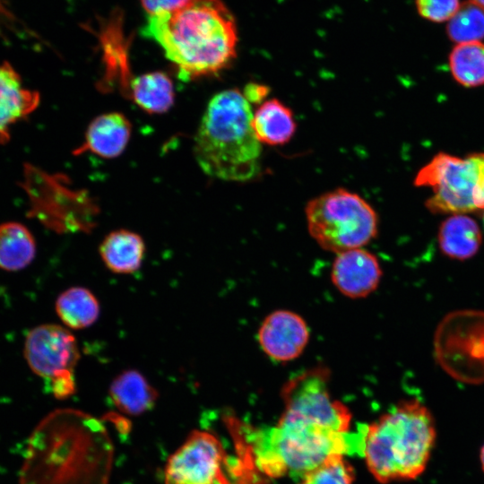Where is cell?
<instances>
[{
  "label": "cell",
  "mask_w": 484,
  "mask_h": 484,
  "mask_svg": "<svg viewBox=\"0 0 484 484\" xmlns=\"http://www.w3.org/2000/svg\"><path fill=\"white\" fill-rule=\"evenodd\" d=\"M252 126L262 144L283 145L293 137L297 124L291 109L278 99L263 101L253 113Z\"/></svg>",
  "instance_id": "obj_16"
},
{
  "label": "cell",
  "mask_w": 484,
  "mask_h": 484,
  "mask_svg": "<svg viewBox=\"0 0 484 484\" xmlns=\"http://www.w3.org/2000/svg\"><path fill=\"white\" fill-rule=\"evenodd\" d=\"M56 312L63 324L71 329H83L96 322L99 303L93 293L83 287H72L56 298Z\"/></svg>",
  "instance_id": "obj_21"
},
{
  "label": "cell",
  "mask_w": 484,
  "mask_h": 484,
  "mask_svg": "<svg viewBox=\"0 0 484 484\" xmlns=\"http://www.w3.org/2000/svg\"><path fill=\"white\" fill-rule=\"evenodd\" d=\"M381 278L377 257L363 247L336 254L331 269L333 284L350 298L367 297L376 290Z\"/></svg>",
  "instance_id": "obj_12"
},
{
  "label": "cell",
  "mask_w": 484,
  "mask_h": 484,
  "mask_svg": "<svg viewBox=\"0 0 484 484\" xmlns=\"http://www.w3.org/2000/svg\"><path fill=\"white\" fill-rule=\"evenodd\" d=\"M49 383L50 391L56 399H66L76 390L73 371L65 372L50 380Z\"/></svg>",
  "instance_id": "obj_26"
},
{
  "label": "cell",
  "mask_w": 484,
  "mask_h": 484,
  "mask_svg": "<svg viewBox=\"0 0 484 484\" xmlns=\"http://www.w3.org/2000/svg\"><path fill=\"white\" fill-rule=\"evenodd\" d=\"M134 102L150 114L167 112L174 104L171 79L162 72H151L134 78L130 84Z\"/></svg>",
  "instance_id": "obj_20"
},
{
  "label": "cell",
  "mask_w": 484,
  "mask_h": 484,
  "mask_svg": "<svg viewBox=\"0 0 484 484\" xmlns=\"http://www.w3.org/2000/svg\"><path fill=\"white\" fill-rule=\"evenodd\" d=\"M438 240L444 254L452 258L463 260L477 253L481 242V234L475 220L468 216L457 214L442 223Z\"/></svg>",
  "instance_id": "obj_18"
},
{
  "label": "cell",
  "mask_w": 484,
  "mask_h": 484,
  "mask_svg": "<svg viewBox=\"0 0 484 484\" xmlns=\"http://www.w3.org/2000/svg\"><path fill=\"white\" fill-rule=\"evenodd\" d=\"M23 355L31 371L48 381L73 371L80 359L75 337L67 328L53 324L38 325L29 331Z\"/></svg>",
  "instance_id": "obj_10"
},
{
  "label": "cell",
  "mask_w": 484,
  "mask_h": 484,
  "mask_svg": "<svg viewBox=\"0 0 484 484\" xmlns=\"http://www.w3.org/2000/svg\"><path fill=\"white\" fill-rule=\"evenodd\" d=\"M310 337L308 325L298 314L286 309L270 313L260 324L257 341L272 360L285 363L298 359Z\"/></svg>",
  "instance_id": "obj_11"
},
{
  "label": "cell",
  "mask_w": 484,
  "mask_h": 484,
  "mask_svg": "<svg viewBox=\"0 0 484 484\" xmlns=\"http://www.w3.org/2000/svg\"><path fill=\"white\" fill-rule=\"evenodd\" d=\"M132 125L119 112L98 116L89 125L83 144L76 153L90 151L102 158L112 159L125 151L129 142Z\"/></svg>",
  "instance_id": "obj_14"
},
{
  "label": "cell",
  "mask_w": 484,
  "mask_h": 484,
  "mask_svg": "<svg viewBox=\"0 0 484 484\" xmlns=\"http://www.w3.org/2000/svg\"><path fill=\"white\" fill-rule=\"evenodd\" d=\"M483 222H484V217H483Z\"/></svg>",
  "instance_id": "obj_32"
},
{
  "label": "cell",
  "mask_w": 484,
  "mask_h": 484,
  "mask_svg": "<svg viewBox=\"0 0 484 484\" xmlns=\"http://www.w3.org/2000/svg\"><path fill=\"white\" fill-rule=\"evenodd\" d=\"M366 428L347 431L317 417L283 410L276 425L251 432L252 462L272 478L304 476L332 456H363Z\"/></svg>",
  "instance_id": "obj_3"
},
{
  "label": "cell",
  "mask_w": 484,
  "mask_h": 484,
  "mask_svg": "<svg viewBox=\"0 0 484 484\" xmlns=\"http://www.w3.org/2000/svg\"><path fill=\"white\" fill-rule=\"evenodd\" d=\"M269 90L266 86L259 83L251 82L246 85L243 94L250 104H261L264 97L267 96Z\"/></svg>",
  "instance_id": "obj_29"
},
{
  "label": "cell",
  "mask_w": 484,
  "mask_h": 484,
  "mask_svg": "<svg viewBox=\"0 0 484 484\" xmlns=\"http://www.w3.org/2000/svg\"><path fill=\"white\" fill-rule=\"evenodd\" d=\"M36 255V242L23 224H0V269L16 272L26 268Z\"/></svg>",
  "instance_id": "obj_19"
},
{
  "label": "cell",
  "mask_w": 484,
  "mask_h": 484,
  "mask_svg": "<svg viewBox=\"0 0 484 484\" xmlns=\"http://www.w3.org/2000/svg\"><path fill=\"white\" fill-rule=\"evenodd\" d=\"M449 65L454 78L462 85L475 87L484 84V43L457 44L450 53Z\"/></svg>",
  "instance_id": "obj_22"
},
{
  "label": "cell",
  "mask_w": 484,
  "mask_h": 484,
  "mask_svg": "<svg viewBox=\"0 0 484 484\" xmlns=\"http://www.w3.org/2000/svg\"><path fill=\"white\" fill-rule=\"evenodd\" d=\"M252 118L251 104L238 89L223 90L210 99L194 143L197 164L207 176L244 182L257 174L262 143Z\"/></svg>",
  "instance_id": "obj_4"
},
{
  "label": "cell",
  "mask_w": 484,
  "mask_h": 484,
  "mask_svg": "<svg viewBox=\"0 0 484 484\" xmlns=\"http://www.w3.org/2000/svg\"><path fill=\"white\" fill-rule=\"evenodd\" d=\"M108 393L117 409L132 416L151 411L158 399L156 389L135 369L125 370L114 378Z\"/></svg>",
  "instance_id": "obj_15"
},
{
  "label": "cell",
  "mask_w": 484,
  "mask_h": 484,
  "mask_svg": "<svg viewBox=\"0 0 484 484\" xmlns=\"http://www.w3.org/2000/svg\"><path fill=\"white\" fill-rule=\"evenodd\" d=\"M480 458V463H481L482 469L484 471V445L481 447Z\"/></svg>",
  "instance_id": "obj_30"
},
{
  "label": "cell",
  "mask_w": 484,
  "mask_h": 484,
  "mask_svg": "<svg viewBox=\"0 0 484 484\" xmlns=\"http://www.w3.org/2000/svg\"><path fill=\"white\" fill-rule=\"evenodd\" d=\"M305 215L312 238L335 255L367 246L378 232L374 208L357 193L341 187L309 200Z\"/></svg>",
  "instance_id": "obj_6"
},
{
  "label": "cell",
  "mask_w": 484,
  "mask_h": 484,
  "mask_svg": "<svg viewBox=\"0 0 484 484\" xmlns=\"http://www.w3.org/2000/svg\"><path fill=\"white\" fill-rule=\"evenodd\" d=\"M143 33L187 81L218 73L237 55L235 19L221 0H187L173 11L149 15Z\"/></svg>",
  "instance_id": "obj_2"
},
{
  "label": "cell",
  "mask_w": 484,
  "mask_h": 484,
  "mask_svg": "<svg viewBox=\"0 0 484 484\" xmlns=\"http://www.w3.org/2000/svg\"><path fill=\"white\" fill-rule=\"evenodd\" d=\"M113 457L101 420L76 409H57L28 438L19 483L108 484Z\"/></svg>",
  "instance_id": "obj_1"
},
{
  "label": "cell",
  "mask_w": 484,
  "mask_h": 484,
  "mask_svg": "<svg viewBox=\"0 0 484 484\" xmlns=\"http://www.w3.org/2000/svg\"><path fill=\"white\" fill-rule=\"evenodd\" d=\"M39 103V92L27 88L8 62L0 64V143L9 140L11 127L34 111Z\"/></svg>",
  "instance_id": "obj_13"
},
{
  "label": "cell",
  "mask_w": 484,
  "mask_h": 484,
  "mask_svg": "<svg viewBox=\"0 0 484 484\" xmlns=\"http://www.w3.org/2000/svg\"><path fill=\"white\" fill-rule=\"evenodd\" d=\"M224 449L212 433L194 430L170 455L164 470V484H224Z\"/></svg>",
  "instance_id": "obj_9"
},
{
  "label": "cell",
  "mask_w": 484,
  "mask_h": 484,
  "mask_svg": "<svg viewBox=\"0 0 484 484\" xmlns=\"http://www.w3.org/2000/svg\"><path fill=\"white\" fill-rule=\"evenodd\" d=\"M428 409L404 401L366 428L363 457L381 483L414 480L425 471L436 441Z\"/></svg>",
  "instance_id": "obj_5"
},
{
  "label": "cell",
  "mask_w": 484,
  "mask_h": 484,
  "mask_svg": "<svg viewBox=\"0 0 484 484\" xmlns=\"http://www.w3.org/2000/svg\"><path fill=\"white\" fill-rule=\"evenodd\" d=\"M414 183L432 188L434 194L427 201V207L434 212L462 214L477 209L478 167L474 154L462 159L439 153L419 171Z\"/></svg>",
  "instance_id": "obj_7"
},
{
  "label": "cell",
  "mask_w": 484,
  "mask_h": 484,
  "mask_svg": "<svg viewBox=\"0 0 484 484\" xmlns=\"http://www.w3.org/2000/svg\"><path fill=\"white\" fill-rule=\"evenodd\" d=\"M187 0H141L143 9L149 15L173 11L183 5Z\"/></svg>",
  "instance_id": "obj_27"
},
{
  "label": "cell",
  "mask_w": 484,
  "mask_h": 484,
  "mask_svg": "<svg viewBox=\"0 0 484 484\" xmlns=\"http://www.w3.org/2000/svg\"><path fill=\"white\" fill-rule=\"evenodd\" d=\"M439 360L451 374L470 381L484 380V314H455L438 332Z\"/></svg>",
  "instance_id": "obj_8"
},
{
  "label": "cell",
  "mask_w": 484,
  "mask_h": 484,
  "mask_svg": "<svg viewBox=\"0 0 484 484\" xmlns=\"http://www.w3.org/2000/svg\"><path fill=\"white\" fill-rule=\"evenodd\" d=\"M145 253L142 237L127 229H117L105 237L99 254L105 265L113 272L133 273L139 270Z\"/></svg>",
  "instance_id": "obj_17"
},
{
  "label": "cell",
  "mask_w": 484,
  "mask_h": 484,
  "mask_svg": "<svg viewBox=\"0 0 484 484\" xmlns=\"http://www.w3.org/2000/svg\"><path fill=\"white\" fill-rule=\"evenodd\" d=\"M447 34L457 44L484 39V8L471 0L460 4L448 21Z\"/></svg>",
  "instance_id": "obj_23"
},
{
  "label": "cell",
  "mask_w": 484,
  "mask_h": 484,
  "mask_svg": "<svg viewBox=\"0 0 484 484\" xmlns=\"http://www.w3.org/2000/svg\"><path fill=\"white\" fill-rule=\"evenodd\" d=\"M419 13L435 22L449 21L460 6L459 0H416Z\"/></svg>",
  "instance_id": "obj_25"
},
{
  "label": "cell",
  "mask_w": 484,
  "mask_h": 484,
  "mask_svg": "<svg viewBox=\"0 0 484 484\" xmlns=\"http://www.w3.org/2000/svg\"><path fill=\"white\" fill-rule=\"evenodd\" d=\"M471 1L484 8V0H471Z\"/></svg>",
  "instance_id": "obj_31"
},
{
  "label": "cell",
  "mask_w": 484,
  "mask_h": 484,
  "mask_svg": "<svg viewBox=\"0 0 484 484\" xmlns=\"http://www.w3.org/2000/svg\"><path fill=\"white\" fill-rule=\"evenodd\" d=\"M474 155L478 167V185L475 203L477 209H484V153Z\"/></svg>",
  "instance_id": "obj_28"
},
{
  "label": "cell",
  "mask_w": 484,
  "mask_h": 484,
  "mask_svg": "<svg viewBox=\"0 0 484 484\" xmlns=\"http://www.w3.org/2000/svg\"><path fill=\"white\" fill-rule=\"evenodd\" d=\"M352 467L342 455H334L306 473L299 484H352Z\"/></svg>",
  "instance_id": "obj_24"
}]
</instances>
